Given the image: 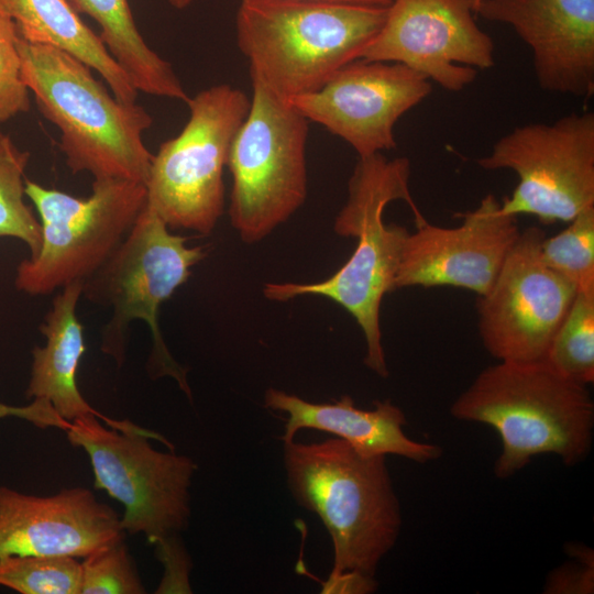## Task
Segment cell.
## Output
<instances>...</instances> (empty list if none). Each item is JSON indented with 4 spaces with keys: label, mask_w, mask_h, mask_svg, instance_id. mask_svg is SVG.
<instances>
[{
    "label": "cell",
    "mask_w": 594,
    "mask_h": 594,
    "mask_svg": "<svg viewBox=\"0 0 594 594\" xmlns=\"http://www.w3.org/2000/svg\"><path fill=\"white\" fill-rule=\"evenodd\" d=\"M410 163L406 157L386 158L382 153L359 157L348 183V199L333 229L340 237L356 238L354 252L331 277L309 284L266 283L267 299L286 301L319 295L343 307L363 331L365 365L386 378L388 367L382 345L380 310L385 294L395 290L402 251L409 231L385 224L383 213L395 200L405 201L415 223L426 221L409 191Z\"/></svg>",
    "instance_id": "6da1fadb"
},
{
    "label": "cell",
    "mask_w": 594,
    "mask_h": 594,
    "mask_svg": "<svg viewBox=\"0 0 594 594\" xmlns=\"http://www.w3.org/2000/svg\"><path fill=\"white\" fill-rule=\"evenodd\" d=\"M587 386L546 360L498 361L477 374L452 403L450 414L487 425L499 435L502 451L494 465L499 479L544 453L574 466L587 458L593 442L594 403Z\"/></svg>",
    "instance_id": "7a4b0ae2"
},
{
    "label": "cell",
    "mask_w": 594,
    "mask_h": 594,
    "mask_svg": "<svg viewBox=\"0 0 594 594\" xmlns=\"http://www.w3.org/2000/svg\"><path fill=\"white\" fill-rule=\"evenodd\" d=\"M284 466L295 502L321 519L332 540L327 581L344 574L375 578L402 528L386 457L361 455L340 438L290 441L284 442Z\"/></svg>",
    "instance_id": "3957f363"
},
{
    "label": "cell",
    "mask_w": 594,
    "mask_h": 594,
    "mask_svg": "<svg viewBox=\"0 0 594 594\" xmlns=\"http://www.w3.org/2000/svg\"><path fill=\"white\" fill-rule=\"evenodd\" d=\"M18 48L23 81L41 113L59 129L69 169L146 185L153 154L142 136L153 123L150 113L118 100L88 65L65 51L21 36Z\"/></svg>",
    "instance_id": "277c9868"
},
{
    "label": "cell",
    "mask_w": 594,
    "mask_h": 594,
    "mask_svg": "<svg viewBox=\"0 0 594 594\" xmlns=\"http://www.w3.org/2000/svg\"><path fill=\"white\" fill-rule=\"evenodd\" d=\"M388 7L329 0H241L237 44L251 79L288 100L321 88L359 59Z\"/></svg>",
    "instance_id": "5b68a950"
},
{
    "label": "cell",
    "mask_w": 594,
    "mask_h": 594,
    "mask_svg": "<svg viewBox=\"0 0 594 594\" xmlns=\"http://www.w3.org/2000/svg\"><path fill=\"white\" fill-rule=\"evenodd\" d=\"M188 238L173 234L147 205L132 229L105 265L82 285V295L110 306L112 317L101 333L100 349L121 366L125 361L127 331L134 319L145 321L153 349L147 370L153 378L170 376L191 399L186 370L170 355L158 327V309L186 283L191 268L208 251L187 246Z\"/></svg>",
    "instance_id": "8992f818"
},
{
    "label": "cell",
    "mask_w": 594,
    "mask_h": 594,
    "mask_svg": "<svg viewBox=\"0 0 594 594\" xmlns=\"http://www.w3.org/2000/svg\"><path fill=\"white\" fill-rule=\"evenodd\" d=\"M95 415L72 421L68 441L88 455L95 488L103 490L124 507L123 531L143 534L148 542L179 535L190 518L194 460L176 454L162 435L135 426L106 427Z\"/></svg>",
    "instance_id": "52a82bcc"
},
{
    "label": "cell",
    "mask_w": 594,
    "mask_h": 594,
    "mask_svg": "<svg viewBox=\"0 0 594 594\" xmlns=\"http://www.w3.org/2000/svg\"><path fill=\"white\" fill-rule=\"evenodd\" d=\"M25 195L40 216L41 245L20 262L14 286L47 295L95 275L125 239L147 202L143 184L95 179L92 193L77 198L25 180Z\"/></svg>",
    "instance_id": "ba28073f"
},
{
    "label": "cell",
    "mask_w": 594,
    "mask_h": 594,
    "mask_svg": "<svg viewBox=\"0 0 594 594\" xmlns=\"http://www.w3.org/2000/svg\"><path fill=\"white\" fill-rule=\"evenodd\" d=\"M250 110L229 152V215L248 244L266 238L307 197L309 121L288 100L251 79Z\"/></svg>",
    "instance_id": "9c48e42d"
},
{
    "label": "cell",
    "mask_w": 594,
    "mask_h": 594,
    "mask_svg": "<svg viewBox=\"0 0 594 594\" xmlns=\"http://www.w3.org/2000/svg\"><path fill=\"white\" fill-rule=\"evenodd\" d=\"M189 118L153 155L147 205L168 229L209 234L224 208L223 169L251 100L228 84L188 98Z\"/></svg>",
    "instance_id": "30bf717a"
},
{
    "label": "cell",
    "mask_w": 594,
    "mask_h": 594,
    "mask_svg": "<svg viewBox=\"0 0 594 594\" xmlns=\"http://www.w3.org/2000/svg\"><path fill=\"white\" fill-rule=\"evenodd\" d=\"M486 170L510 169L518 184L501 211L536 216L544 224L570 222L594 206V113L517 127L477 160Z\"/></svg>",
    "instance_id": "8fae6325"
},
{
    "label": "cell",
    "mask_w": 594,
    "mask_h": 594,
    "mask_svg": "<svg viewBox=\"0 0 594 594\" xmlns=\"http://www.w3.org/2000/svg\"><path fill=\"white\" fill-rule=\"evenodd\" d=\"M544 237L539 227L520 231L492 286L477 296L479 334L498 361L546 360L578 292L541 260Z\"/></svg>",
    "instance_id": "7c38bea8"
},
{
    "label": "cell",
    "mask_w": 594,
    "mask_h": 594,
    "mask_svg": "<svg viewBox=\"0 0 594 594\" xmlns=\"http://www.w3.org/2000/svg\"><path fill=\"white\" fill-rule=\"evenodd\" d=\"M472 0H394L360 58L403 64L449 91L494 66V42L476 23Z\"/></svg>",
    "instance_id": "4fadbf2b"
},
{
    "label": "cell",
    "mask_w": 594,
    "mask_h": 594,
    "mask_svg": "<svg viewBox=\"0 0 594 594\" xmlns=\"http://www.w3.org/2000/svg\"><path fill=\"white\" fill-rule=\"evenodd\" d=\"M431 89L425 76L403 64L359 58L317 91L288 102L365 157L396 147V122Z\"/></svg>",
    "instance_id": "5bb4252c"
},
{
    "label": "cell",
    "mask_w": 594,
    "mask_h": 594,
    "mask_svg": "<svg viewBox=\"0 0 594 594\" xmlns=\"http://www.w3.org/2000/svg\"><path fill=\"white\" fill-rule=\"evenodd\" d=\"M462 223L443 228L427 220L416 224L404 243L395 289L452 286L484 295L519 234L516 217L501 211L488 194L472 211L460 213Z\"/></svg>",
    "instance_id": "9a60e30c"
},
{
    "label": "cell",
    "mask_w": 594,
    "mask_h": 594,
    "mask_svg": "<svg viewBox=\"0 0 594 594\" xmlns=\"http://www.w3.org/2000/svg\"><path fill=\"white\" fill-rule=\"evenodd\" d=\"M475 14L513 28L532 51L543 90L593 95L594 0H481Z\"/></svg>",
    "instance_id": "2e32d148"
},
{
    "label": "cell",
    "mask_w": 594,
    "mask_h": 594,
    "mask_svg": "<svg viewBox=\"0 0 594 594\" xmlns=\"http://www.w3.org/2000/svg\"><path fill=\"white\" fill-rule=\"evenodd\" d=\"M122 538L121 518L88 488L35 496L0 486V558H85Z\"/></svg>",
    "instance_id": "e0dca14e"
},
{
    "label": "cell",
    "mask_w": 594,
    "mask_h": 594,
    "mask_svg": "<svg viewBox=\"0 0 594 594\" xmlns=\"http://www.w3.org/2000/svg\"><path fill=\"white\" fill-rule=\"evenodd\" d=\"M264 406L288 415L283 442L294 441L296 433L306 428L332 433L364 457L394 454L427 463L442 454L439 446L413 440L405 433L406 416L389 399L376 400L373 409L364 410L349 395L317 404L271 387L265 392Z\"/></svg>",
    "instance_id": "ac0fdd59"
},
{
    "label": "cell",
    "mask_w": 594,
    "mask_h": 594,
    "mask_svg": "<svg viewBox=\"0 0 594 594\" xmlns=\"http://www.w3.org/2000/svg\"><path fill=\"white\" fill-rule=\"evenodd\" d=\"M82 285L76 282L63 287L40 326L46 342L32 350L26 398L46 399L69 422L86 415H95L107 426L121 430L133 428L136 425L130 420H114L97 411L78 389L77 370L86 352L84 327L76 314Z\"/></svg>",
    "instance_id": "d6986e66"
},
{
    "label": "cell",
    "mask_w": 594,
    "mask_h": 594,
    "mask_svg": "<svg viewBox=\"0 0 594 594\" xmlns=\"http://www.w3.org/2000/svg\"><path fill=\"white\" fill-rule=\"evenodd\" d=\"M0 13L16 24L23 40L69 53L95 69L118 100L136 102L130 77L68 0H0Z\"/></svg>",
    "instance_id": "ffe728a7"
},
{
    "label": "cell",
    "mask_w": 594,
    "mask_h": 594,
    "mask_svg": "<svg viewBox=\"0 0 594 594\" xmlns=\"http://www.w3.org/2000/svg\"><path fill=\"white\" fill-rule=\"evenodd\" d=\"M78 13L94 19L109 53L138 91L187 101L188 96L172 65L141 35L128 0H68Z\"/></svg>",
    "instance_id": "44dd1931"
},
{
    "label": "cell",
    "mask_w": 594,
    "mask_h": 594,
    "mask_svg": "<svg viewBox=\"0 0 594 594\" xmlns=\"http://www.w3.org/2000/svg\"><path fill=\"white\" fill-rule=\"evenodd\" d=\"M546 361L563 375L588 385L594 381V287L578 289L557 330Z\"/></svg>",
    "instance_id": "7402d4cb"
},
{
    "label": "cell",
    "mask_w": 594,
    "mask_h": 594,
    "mask_svg": "<svg viewBox=\"0 0 594 594\" xmlns=\"http://www.w3.org/2000/svg\"><path fill=\"white\" fill-rule=\"evenodd\" d=\"M30 160L28 151L20 150L9 135L0 133V238L23 241L30 256L41 245V223L25 202L24 173Z\"/></svg>",
    "instance_id": "603a6c76"
},
{
    "label": "cell",
    "mask_w": 594,
    "mask_h": 594,
    "mask_svg": "<svg viewBox=\"0 0 594 594\" xmlns=\"http://www.w3.org/2000/svg\"><path fill=\"white\" fill-rule=\"evenodd\" d=\"M81 563L68 556L0 558V585L21 594H79Z\"/></svg>",
    "instance_id": "cb8c5ba5"
},
{
    "label": "cell",
    "mask_w": 594,
    "mask_h": 594,
    "mask_svg": "<svg viewBox=\"0 0 594 594\" xmlns=\"http://www.w3.org/2000/svg\"><path fill=\"white\" fill-rule=\"evenodd\" d=\"M540 256L578 289L594 287V206L576 215L561 232L544 237Z\"/></svg>",
    "instance_id": "d4e9b609"
},
{
    "label": "cell",
    "mask_w": 594,
    "mask_h": 594,
    "mask_svg": "<svg viewBox=\"0 0 594 594\" xmlns=\"http://www.w3.org/2000/svg\"><path fill=\"white\" fill-rule=\"evenodd\" d=\"M145 592L124 538L84 558L79 594H143Z\"/></svg>",
    "instance_id": "484cf974"
},
{
    "label": "cell",
    "mask_w": 594,
    "mask_h": 594,
    "mask_svg": "<svg viewBox=\"0 0 594 594\" xmlns=\"http://www.w3.org/2000/svg\"><path fill=\"white\" fill-rule=\"evenodd\" d=\"M16 24L0 13V123L29 111V88L23 81Z\"/></svg>",
    "instance_id": "4316f807"
},
{
    "label": "cell",
    "mask_w": 594,
    "mask_h": 594,
    "mask_svg": "<svg viewBox=\"0 0 594 594\" xmlns=\"http://www.w3.org/2000/svg\"><path fill=\"white\" fill-rule=\"evenodd\" d=\"M569 554L574 560L553 570L547 578L544 593L588 594L594 592V553L584 544H571Z\"/></svg>",
    "instance_id": "83f0119b"
},
{
    "label": "cell",
    "mask_w": 594,
    "mask_h": 594,
    "mask_svg": "<svg viewBox=\"0 0 594 594\" xmlns=\"http://www.w3.org/2000/svg\"><path fill=\"white\" fill-rule=\"evenodd\" d=\"M154 546L157 558L164 566V575L155 593H191L189 584L191 561L179 535L166 538Z\"/></svg>",
    "instance_id": "f1b7e54d"
},
{
    "label": "cell",
    "mask_w": 594,
    "mask_h": 594,
    "mask_svg": "<svg viewBox=\"0 0 594 594\" xmlns=\"http://www.w3.org/2000/svg\"><path fill=\"white\" fill-rule=\"evenodd\" d=\"M15 417L26 420L36 427H56L66 431L70 424L62 418L50 402L42 398L32 399L26 406H10L0 403V418Z\"/></svg>",
    "instance_id": "f546056e"
},
{
    "label": "cell",
    "mask_w": 594,
    "mask_h": 594,
    "mask_svg": "<svg viewBox=\"0 0 594 594\" xmlns=\"http://www.w3.org/2000/svg\"><path fill=\"white\" fill-rule=\"evenodd\" d=\"M329 1H341V2L369 4V6L388 7L394 0H329Z\"/></svg>",
    "instance_id": "4dcf8cb0"
},
{
    "label": "cell",
    "mask_w": 594,
    "mask_h": 594,
    "mask_svg": "<svg viewBox=\"0 0 594 594\" xmlns=\"http://www.w3.org/2000/svg\"><path fill=\"white\" fill-rule=\"evenodd\" d=\"M194 0H168L169 4L176 9H185L188 7Z\"/></svg>",
    "instance_id": "1f68e13d"
},
{
    "label": "cell",
    "mask_w": 594,
    "mask_h": 594,
    "mask_svg": "<svg viewBox=\"0 0 594 594\" xmlns=\"http://www.w3.org/2000/svg\"><path fill=\"white\" fill-rule=\"evenodd\" d=\"M472 1H473L474 12H475V8L477 7L481 0H472Z\"/></svg>",
    "instance_id": "d6a6232c"
}]
</instances>
